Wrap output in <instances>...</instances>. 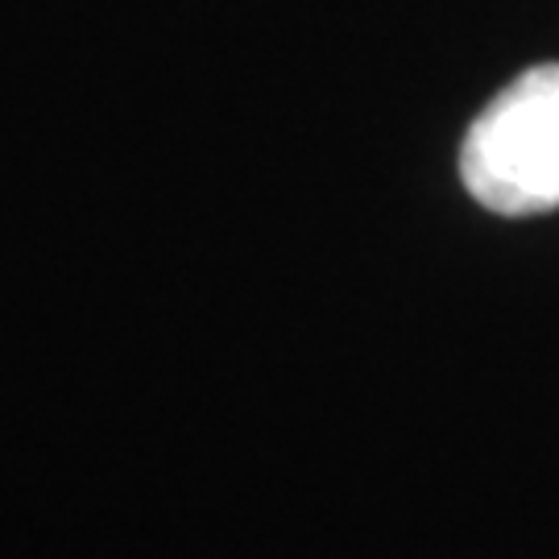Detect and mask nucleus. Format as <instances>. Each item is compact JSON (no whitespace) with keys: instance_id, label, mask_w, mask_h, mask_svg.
<instances>
[{"instance_id":"nucleus-1","label":"nucleus","mask_w":559,"mask_h":559,"mask_svg":"<svg viewBox=\"0 0 559 559\" xmlns=\"http://www.w3.org/2000/svg\"><path fill=\"white\" fill-rule=\"evenodd\" d=\"M468 195L498 216L559 207V62L522 71L473 120L460 145Z\"/></svg>"}]
</instances>
